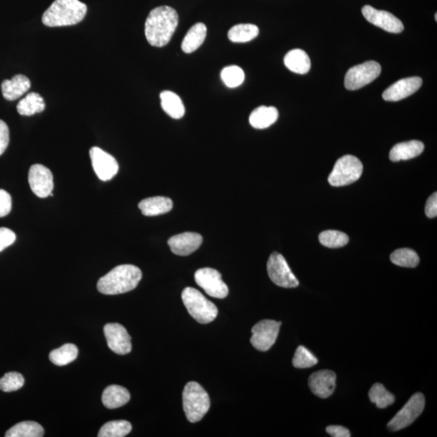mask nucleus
I'll list each match as a JSON object with an SVG mask.
<instances>
[{"mask_svg":"<svg viewBox=\"0 0 437 437\" xmlns=\"http://www.w3.org/2000/svg\"><path fill=\"white\" fill-rule=\"evenodd\" d=\"M12 210V197L6 190H0V218L6 216Z\"/></svg>","mask_w":437,"mask_h":437,"instance_id":"obj_39","label":"nucleus"},{"mask_svg":"<svg viewBox=\"0 0 437 437\" xmlns=\"http://www.w3.org/2000/svg\"><path fill=\"white\" fill-rule=\"evenodd\" d=\"M268 273L275 285L286 289L299 286V281L292 273L289 264L282 254L275 252L270 256L268 263Z\"/></svg>","mask_w":437,"mask_h":437,"instance_id":"obj_9","label":"nucleus"},{"mask_svg":"<svg viewBox=\"0 0 437 437\" xmlns=\"http://www.w3.org/2000/svg\"><path fill=\"white\" fill-rule=\"evenodd\" d=\"M202 243V236L196 233L178 234L170 238L168 242L171 252L180 256H188L194 253L200 247Z\"/></svg>","mask_w":437,"mask_h":437,"instance_id":"obj_18","label":"nucleus"},{"mask_svg":"<svg viewBox=\"0 0 437 437\" xmlns=\"http://www.w3.org/2000/svg\"><path fill=\"white\" fill-rule=\"evenodd\" d=\"M78 356V348L72 344H64L60 348L53 350L49 358L53 364L64 366L72 363Z\"/></svg>","mask_w":437,"mask_h":437,"instance_id":"obj_30","label":"nucleus"},{"mask_svg":"<svg viewBox=\"0 0 437 437\" xmlns=\"http://www.w3.org/2000/svg\"><path fill=\"white\" fill-rule=\"evenodd\" d=\"M178 25V15L169 6L154 8L149 13L145 22V36L152 46H167L174 36Z\"/></svg>","mask_w":437,"mask_h":437,"instance_id":"obj_1","label":"nucleus"},{"mask_svg":"<svg viewBox=\"0 0 437 437\" xmlns=\"http://www.w3.org/2000/svg\"><path fill=\"white\" fill-rule=\"evenodd\" d=\"M279 118V112L273 106H259L249 116V124L256 129H266Z\"/></svg>","mask_w":437,"mask_h":437,"instance_id":"obj_22","label":"nucleus"},{"mask_svg":"<svg viewBox=\"0 0 437 437\" xmlns=\"http://www.w3.org/2000/svg\"><path fill=\"white\" fill-rule=\"evenodd\" d=\"M425 214L429 218H435L437 216V194L436 192L431 195L425 206Z\"/></svg>","mask_w":437,"mask_h":437,"instance_id":"obj_41","label":"nucleus"},{"mask_svg":"<svg viewBox=\"0 0 437 437\" xmlns=\"http://www.w3.org/2000/svg\"><path fill=\"white\" fill-rule=\"evenodd\" d=\"M25 379L22 375L17 372H11L0 378V390L4 392H13L22 388Z\"/></svg>","mask_w":437,"mask_h":437,"instance_id":"obj_37","label":"nucleus"},{"mask_svg":"<svg viewBox=\"0 0 437 437\" xmlns=\"http://www.w3.org/2000/svg\"><path fill=\"white\" fill-rule=\"evenodd\" d=\"M195 279L207 295L223 299L228 295V287L222 280V276L218 270L209 268H202L196 271Z\"/></svg>","mask_w":437,"mask_h":437,"instance_id":"obj_10","label":"nucleus"},{"mask_svg":"<svg viewBox=\"0 0 437 437\" xmlns=\"http://www.w3.org/2000/svg\"><path fill=\"white\" fill-rule=\"evenodd\" d=\"M362 14L370 23L389 33L400 34L404 30L402 21L386 11L377 10L366 5L362 8Z\"/></svg>","mask_w":437,"mask_h":437,"instance_id":"obj_14","label":"nucleus"},{"mask_svg":"<svg viewBox=\"0 0 437 437\" xmlns=\"http://www.w3.org/2000/svg\"><path fill=\"white\" fill-rule=\"evenodd\" d=\"M221 77L222 81L228 88H237L244 81V73L237 66H228L223 69Z\"/></svg>","mask_w":437,"mask_h":437,"instance_id":"obj_35","label":"nucleus"},{"mask_svg":"<svg viewBox=\"0 0 437 437\" xmlns=\"http://www.w3.org/2000/svg\"><path fill=\"white\" fill-rule=\"evenodd\" d=\"M131 396L126 388L120 386H110L103 394V403L105 407L115 409L124 407L130 401Z\"/></svg>","mask_w":437,"mask_h":437,"instance_id":"obj_24","label":"nucleus"},{"mask_svg":"<svg viewBox=\"0 0 437 437\" xmlns=\"http://www.w3.org/2000/svg\"><path fill=\"white\" fill-rule=\"evenodd\" d=\"M17 236L13 231L7 228H0V252L15 242Z\"/></svg>","mask_w":437,"mask_h":437,"instance_id":"obj_38","label":"nucleus"},{"mask_svg":"<svg viewBox=\"0 0 437 437\" xmlns=\"http://www.w3.org/2000/svg\"><path fill=\"white\" fill-rule=\"evenodd\" d=\"M363 174V164L354 156L346 155L335 163L328 182L332 186H344L353 184Z\"/></svg>","mask_w":437,"mask_h":437,"instance_id":"obj_6","label":"nucleus"},{"mask_svg":"<svg viewBox=\"0 0 437 437\" xmlns=\"http://www.w3.org/2000/svg\"><path fill=\"white\" fill-rule=\"evenodd\" d=\"M9 143V129L3 120H0V156L6 150Z\"/></svg>","mask_w":437,"mask_h":437,"instance_id":"obj_40","label":"nucleus"},{"mask_svg":"<svg viewBox=\"0 0 437 437\" xmlns=\"http://www.w3.org/2000/svg\"><path fill=\"white\" fill-rule=\"evenodd\" d=\"M391 260L393 264L403 268H414L419 263L417 253L408 248L398 249L393 252L391 255Z\"/></svg>","mask_w":437,"mask_h":437,"instance_id":"obj_32","label":"nucleus"},{"mask_svg":"<svg viewBox=\"0 0 437 437\" xmlns=\"http://www.w3.org/2000/svg\"><path fill=\"white\" fill-rule=\"evenodd\" d=\"M138 209L146 216H156L165 214L173 209V202L167 197L157 196L142 200Z\"/></svg>","mask_w":437,"mask_h":437,"instance_id":"obj_21","label":"nucleus"},{"mask_svg":"<svg viewBox=\"0 0 437 437\" xmlns=\"http://www.w3.org/2000/svg\"><path fill=\"white\" fill-rule=\"evenodd\" d=\"M87 6L79 0H56L42 15V22L48 27L77 25L87 13Z\"/></svg>","mask_w":437,"mask_h":437,"instance_id":"obj_3","label":"nucleus"},{"mask_svg":"<svg viewBox=\"0 0 437 437\" xmlns=\"http://www.w3.org/2000/svg\"><path fill=\"white\" fill-rule=\"evenodd\" d=\"M142 279L140 268L134 265H120L99 280L98 289L105 295L122 294L134 290Z\"/></svg>","mask_w":437,"mask_h":437,"instance_id":"obj_2","label":"nucleus"},{"mask_svg":"<svg viewBox=\"0 0 437 437\" xmlns=\"http://www.w3.org/2000/svg\"><path fill=\"white\" fill-rule=\"evenodd\" d=\"M327 433L334 437H350V431L343 426H328Z\"/></svg>","mask_w":437,"mask_h":437,"instance_id":"obj_42","label":"nucleus"},{"mask_svg":"<svg viewBox=\"0 0 437 437\" xmlns=\"http://www.w3.org/2000/svg\"><path fill=\"white\" fill-rule=\"evenodd\" d=\"M90 158L96 174L99 179L106 182L114 177L119 171V164L110 154L98 147L90 149Z\"/></svg>","mask_w":437,"mask_h":437,"instance_id":"obj_13","label":"nucleus"},{"mask_svg":"<svg viewBox=\"0 0 437 437\" xmlns=\"http://www.w3.org/2000/svg\"><path fill=\"white\" fill-rule=\"evenodd\" d=\"M29 183L32 191L41 199L47 198L54 189L53 174L42 164L32 165L29 171Z\"/></svg>","mask_w":437,"mask_h":437,"instance_id":"obj_12","label":"nucleus"},{"mask_svg":"<svg viewBox=\"0 0 437 437\" xmlns=\"http://www.w3.org/2000/svg\"><path fill=\"white\" fill-rule=\"evenodd\" d=\"M424 150V143L419 141H412L398 143L390 152V159L393 162L407 161L420 155Z\"/></svg>","mask_w":437,"mask_h":437,"instance_id":"obj_20","label":"nucleus"},{"mask_svg":"<svg viewBox=\"0 0 437 437\" xmlns=\"http://www.w3.org/2000/svg\"><path fill=\"white\" fill-rule=\"evenodd\" d=\"M435 19H436V20H437V14L436 13L435 15Z\"/></svg>","mask_w":437,"mask_h":437,"instance_id":"obj_43","label":"nucleus"},{"mask_svg":"<svg viewBox=\"0 0 437 437\" xmlns=\"http://www.w3.org/2000/svg\"><path fill=\"white\" fill-rule=\"evenodd\" d=\"M319 241L324 247L335 249L345 247L349 237L342 232L327 230L320 233Z\"/></svg>","mask_w":437,"mask_h":437,"instance_id":"obj_34","label":"nucleus"},{"mask_svg":"<svg viewBox=\"0 0 437 437\" xmlns=\"http://www.w3.org/2000/svg\"><path fill=\"white\" fill-rule=\"evenodd\" d=\"M381 67L375 61H367L349 69L345 76L346 89L357 90L366 86L380 76Z\"/></svg>","mask_w":437,"mask_h":437,"instance_id":"obj_7","label":"nucleus"},{"mask_svg":"<svg viewBox=\"0 0 437 437\" xmlns=\"http://www.w3.org/2000/svg\"><path fill=\"white\" fill-rule=\"evenodd\" d=\"M259 34L257 25L252 24H239L228 31V39L235 44H244L252 41Z\"/></svg>","mask_w":437,"mask_h":437,"instance_id":"obj_28","label":"nucleus"},{"mask_svg":"<svg viewBox=\"0 0 437 437\" xmlns=\"http://www.w3.org/2000/svg\"><path fill=\"white\" fill-rule=\"evenodd\" d=\"M281 322L274 320H263L252 328V337L250 342L254 348L261 351H268L278 337Z\"/></svg>","mask_w":437,"mask_h":437,"instance_id":"obj_11","label":"nucleus"},{"mask_svg":"<svg viewBox=\"0 0 437 437\" xmlns=\"http://www.w3.org/2000/svg\"><path fill=\"white\" fill-rule=\"evenodd\" d=\"M104 333L110 349L115 353L126 355L131 353V338L124 326L119 323L106 324Z\"/></svg>","mask_w":437,"mask_h":437,"instance_id":"obj_15","label":"nucleus"},{"mask_svg":"<svg viewBox=\"0 0 437 437\" xmlns=\"http://www.w3.org/2000/svg\"><path fill=\"white\" fill-rule=\"evenodd\" d=\"M45 108L44 99L37 93H30L26 95L18 105V113L23 116H31L41 113Z\"/></svg>","mask_w":437,"mask_h":437,"instance_id":"obj_27","label":"nucleus"},{"mask_svg":"<svg viewBox=\"0 0 437 437\" xmlns=\"http://www.w3.org/2000/svg\"><path fill=\"white\" fill-rule=\"evenodd\" d=\"M182 299L191 317L197 322L207 324L217 317L218 308L214 304L193 287H188L183 290Z\"/></svg>","mask_w":437,"mask_h":437,"instance_id":"obj_5","label":"nucleus"},{"mask_svg":"<svg viewBox=\"0 0 437 437\" xmlns=\"http://www.w3.org/2000/svg\"><path fill=\"white\" fill-rule=\"evenodd\" d=\"M162 107L168 115L174 119H182L185 115V106L182 99L171 91L161 93Z\"/></svg>","mask_w":437,"mask_h":437,"instance_id":"obj_26","label":"nucleus"},{"mask_svg":"<svg viewBox=\"0 0 437 437\" xmlns=\"http://www.w3.org/2000/svg\"><path fill=\"white\" fill-rule=\"evenodd\" d=\"M183 400L185 417L190 423L199 422L211 406L209 394L195 381H190L185 386Z\"/></svg>","mask_w":437,"mask_h":437,"instance_id":"obj_4","label":"nucleus"},{"mask_svg":"<svg viewBox=\"0 0 437 437\" xmlns=\"http://www.w3.org/2000/svg\"><path fill=\"white\" fill-rule=\"evenodd\" d=\"M131 424L126 420L110 421L100 428L99 437H124L131 433Z\"/></svg>","mask_w":437,"mask_h":437,"instance_id":"obj_31","label":"nucleus"},{"mask_svg":"<svg viewBox=\"0 0 437 437\" xmlns=\"http://www.w3.org/2000/svg\"><path fill=\"white\" fill-rule=\"evenodd\" d=\"M369 397L371 402L381 409L391 406L396 401V397L393 394L387 391L385 386L381 383H376L372 386L369 393Z\"/></svg>","mask_w":437,"mask_h":437,"instance_id":"obj_33","label":"nucleus"},{"mask_svg":"<svg viewBox=\"0 0 437 437\" xmlns=\"http://www.w3.org/2000/svg\"><path fill=\"white\" fill-rule=\"evenodd\" d=\"M318 359L305 346H298L294 357H293V366L297 369H308L318 364Z\"/></svg>","mask_w":437,"mask_h":437,"instance_id":"obj_36","label":"nucleus"},{"mask_svg":"<svg viewBox=\"0 0 437 437\" xmlns=\"http://www.w3.org/2000/svg\"><path fill=\"white\" fill-rule=\"evenodd\" d=\"M207 36V27L204 23H197L185 34L182 44V49L186 54H190L204 44Z\"/></svg>","mask_w":437,"mask_h":437,"instance_id":"obj_25","label":"nucleus"},{"mask_svg":"<svg viewBox=\"0 0 437 437\" xmlns=\"http://www.w3.org/2000/svg\"><path fill=\"white\" fill-rule=\"evenodd\" d=\"M44 436V428L34 421H25V422L15 424L5 434L6 437H41Z\"/></svg>","mask_w":437,"mask_h":437,"instance_id":"obj_29","label":"nucleus"},{"mask_svg":"<svg viewBox=\"0 0 437 437\" xmlns=\"http://www.w3.org/2000/svg\"><path fill=\"white\" fill-rule=\"evenodd\" d=\"M285 66L292 72L305 74L310 72L311 61L306 51L301 49L290 51L285 57Z\"/></svg>","mask_w":437,"mask_h":437,"instance_id":"obj_23","label":"nucleus"},{"mask_svg":"<svg viewBox=\"0 0 437 437\" xmlns=\"http://www.w3.org/2000/svg\"><path fill=\"white\" fill-rule=\"evenodd\" d=\"M31 87L30 79L23 74H17L12 79H6L1 84L4 98L15 100L27 93Z\"/></svg>","mask_w":437,"mask_h":437,"instance_id":"obj_19","label":"nucleus"},{"mask_svg":"<svg viewBox=\"0 0 437 437\" xmlns=\"http://www.w3.org/2000/svg\"><path fill=\"white\" fill-rule=\"evenodd\" d=\"M308 386L316 396L327 398L332 396L337 386V374L330 370H320L310 377Z\"/></svg>","mask_w":437,"mask_h":437,"instance_id":"obj_17","label":"nucleus"},{"mask_svg":"<svg viewBox=\"0 0 437 437\" xmlns=\"http://www.w3.org/2000/svg\"><path fill=\"white\" fill-rule=\"evenodd\" d=\"M425 398L422 393H415L388 424V429L397 431L408 427L424 412Z\"/></svg>","mask_w":437,"mask_h":437,"instance_id":"obj_8","label":"nucleus"},{"mask_svg":"<svg viewBox=\"0 0 437 437\" xmlns=\"http://www.w3.org/2000/svg\"><path fill=\"white\" fill-rule=\"evenodd\" d=\"M422 84V79L418 77L400 79L386 89L382 98L386 101L401 100L417 92Z\"/></svg>","mask_w":437,"mask_h":437,"instance_id":"obj_16","label":"nucleus"}]
</instances>
